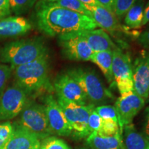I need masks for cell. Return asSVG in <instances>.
Returning a JSON list of instances; mask_svg holds the SVG:
<instances>
[{
    "label": "cell",
    "mask_w": 149,
    "mask_h": 149,
    "mask_svg": "<svg viewBox=\"0 0 149 149\" xmlns=\"http://www.w3.org/2000/svg\"><path fill=\"white\" fill-rule=\"evenodd\" d=\"M40 149H70V148L62 139L49 136L41 140Z\"/></svg>",
    "instance_id": "24"
},
{
    "label": "cell",
    "mask_w": 149,
    "mask_h": 149,
    "mask_svg": "<svg viewBox=\"0 0 149 149\" xmlns=\"http://www.w3.org/2000/svg\"><path fill=\"white\" fill-rule=\"evenodd\" d=\"M144 0H137L124 17V23L130 29H139L142 26L144 18Z\"/></svg>",
    "instance_id": "21"
},
{
    "label": "cell",
    "mask_w": 149,
    "mask_h": 149,
    "mask_svg": "<svg viewBox=\"0 0 149 149\" xmlns=\"http://www.w3.org/2000/svg\"><path fill=\"white\" fill-rule=\"evenodd\" d=\"M97 113L103 120H113L118 123L116 109L111 105H101L95 108Z\"/></svg>",
    "instance_id": "25"
},
{
    "label": "cell",
    "mask_w": 149,
    "mask_h": 149,
    "mask_svg": "<svg viewBox=\"0 0 149 149\" xmlns=\"http://www.w3.org/2000/svg\"><path fill=\"white\" fill-rule=\"evenodd\" d=\"M137 0H115L113 13L117 17L122 18L131 8Z\"/></svg>",
    "instance_id": "26"
},
{
    "label": "cell",
    "mask_w": 149,
    "mask_h": 149,
    "mask_svg": "<svg viewBox=\"0 0 149 149\" xmlns=\"http://www.w3.org/2000/svg\"><path fill=\"white\" fill-rule=\"evenodd\" d=\"M120 135L122 149H149V139L132 124L124 126Z\"/></svg>",
    "instance_id": "18"
},
{
    "label": "cell",
    "mask_w": 149,
    "mask_h": 149,
    "mask_svg": "<svg viewBox=\"0 0 149 149\" xmlns=\"http://www.w3.org/2000/svg\"><path fill=\"white\" fill-rule=\"evenodd\" d=\"M148 100V102H149V97H148V100Z\"/></svg>",
    "instance_id": "38"
},
{
    "label": "cell",
    "mask_w": 149,
    "mask_h": 149,
    "mask_svg": "<svg viewBox=\"0 0 149 149\" xmlns=\"http://www.w3.org/2000/svg\"><path fill=\"white\" fill-rule=\"evenodd\" d=\"M37 26L50 37L81 32L97 29L93 19L78 13L47 0H40L35 6Z\"/></svg>",
    "instance_id": "1"
},
{
    "label": "cell",
    "mask_w": 149,
    "mask_h": 149,
    "mask_svg": "<svg viewBox=\"0 0 149 149\" xmlns=\"http://www.w3.org/2000/svg\"><path fill=\"white\" fill-rule=\"evenodd\" d=\"M11 13L9 0H0V19L9 17Z\"/></svg>",
    "instance_id": "31"
},
{
    "label": "cell",
    "mask_w": 149,
    "mask_h": 149,
    "mask_svg": "<svg viewBox=\"0 0 149 149\" xmlns=\"http://www.w3.org/2000/svg\"><path fill=\"white\" fill-rule=\"evenodd\" d=\"M48 1H49V2H52V3H55V2H57V1H59V0H47Z\"/></svg>",
    "instance_id": "37"
},
{
    "label": "cell",
    "mask_w": 149,
    "mask_h": 149,
    "mask_svg": "<svg viewBox=\"0 0 149 149\" xmlns=\"http://www.w3.org/2000/svg\"><path fill=\"white\" fill-rule=\"evenodd\" d=\"M103 120L100 117L95 110H93L89 115L88 120V128L90 133L93 132H100L101 130Z\"/></svg>",
    "instance_id": "29"
},
{
    "label": "cell",
    "mask_w": 149,
    "mask_h": 149,
    "mask_svg": "<svg viewBox=\"0 0 149 149\" xmlns=\"http://www.w3.org/2000/svg\"><path fill=\"white\" fill-rule=\"evenodd\" d=\"M29 100V95L23 89L14 85L0 95V121H8L20 114Z\"/></svg>",
    "instance_id": "8"
},
{
    "label": "cell",
    "mask_w": 149,
    "mask_h": 149,
    "mask_svg": "<svg viewBox=\"0 0 149 149\" xmlns=\"http://www.w3.org/2000/svg\"><path fill=\"white\" fill-rule=\"evenodd\" d=\"M37 0H9L11 12L19 16L29 11L34 6Z\"/></svg>",
    "instance_id": "23"
},
{
    "label": "cell",
    "mask_w": 149,
    "mask_h": 149,
    "mask_svg": "<svg viewBox=\"0 0 149 149\" xmlns=\"http://www.w3.org/2000/svg\"><path fill=\"white\" fill-rule=\"evenodd\" d=\"M57 97L79 105H87L88 100L77 81L66 72L59 74L53 82Z\"/></svg>",
    "instance_id": "11"
},
{
    "label": "cell",
    "mask_w": 149,
    "mask_h": 149,
    "mask_svg": "<svg viewBox=\"0 0 149 149\" xmlns=\"http://www.w3.org/2000/svg\"><path fill=\"white\" fill-rule=\"evenodd\" d=\"M77 33L86 42L93 53L113 51L117 48L109 34L102 29L86 30Z\"/></svg>",
    "instance_id": "16"
},
{
    "label": "cell",
    "mask_w": 149,
    "mask_h": 149,
    "mask_svg": "<svg viewBox=\"0 0 149 149\" xmlns=\"http://www.w3.org/2000/svg\"><path fill=\"white\" fill-rule=\"evenodd\" d=\"M13 68L9 65L0 64V95L4 91L5 86L10 79Z\"/></svg>",
    "instance_id": "30"
},
{
    "label": "cell",
    "mask_w": 149,
    "mask_h": 149,
    "mask_svg": "<svg viewBox=\"0 0 149 149\" xmlns=\"http://www.w3.org/2000/svg\"><path fill=\"white\" fill-rule=\"evenodd\" d=\"M86 142L91 149H122L120 133L107 136L93 132L88 136Z\"/></svg>",
    "instance_id": "19"
},
{
    "label": "cell",
    "mask_w": 149,
    "mask_h": 149,
    "mask_svg": "<svg viewBox=\"0 0 149 149\" xmlns=\"http://www.w3.org/2000/svg\"><path fill=\"white\" fill-rule=\"evenodd\" d=\"M143 135L149 139V107L146 109V116L144 126H143Z\"/></svg>",
    "instance_id": "33"
},
{
    "label": "cell",
    "mask_w": 149,
    "mask_h": 149,
    "mask_svg": "<svg viewBox=\"0 0 149 149\" xmlns=\"http://www.w3.org/2000/svg\"><path fill=\"white\" fill-rule=\"evenodd\" d=\"M33 28L26 18L21 16H9L0 19V39L22 36Z\"/></svg>",
    "instance_id": "15"
},
{
    "label": "cell",
    "mask_w": 149,
    "mask_h": 149,
    "mask_svg": "<svg viewBox=\"0 0 149 149\" xmlns=\"http://www.w3.org/2000/svg\"><path fill=\"white\" fill-rule=\"evenodd\" d=\"M80 86L86 96L87 100L92 105H105L113 101L114 96L105 87L97 75L92 70L82 68H72L67 71Z\"/></svg>",
    "instance_id": "4"
},
{
    "label": "cell",
    "mask_w": 149,
    "mask_h": 149,
    "mask_svg": "<svg viewBox=\"0 0 149 149\" xmlns=\"http://www.w3.org/2000/svg\"><path fill=\"white\" fill-rule=\"evenodd\" d=\"M113 51H106L93 53L91 61L95 63L103 72L110 84H115L113 74Z\"/></svg>",
    "instance_id": "20"
},
{
    "label": "cell",
    "mask_w": 149,
    "mask_h": 149,
    "mask_svg": "<svg viewBox=\"0 0 149 149\" xmlns=\"http://www.w3.org/2000/svg\"><path fill=\"white\" fill-rule=\"evenodd\" d=\"M137 42L143 47L149 49V30L141 33L138 36Z\"/></svg>",
    "instance_id": "32"
},
{
    "label": "cell",
    "mask_w": 149,
    "mask_h": 149,
    "mask_svg": "<svg viewBox=\"0 0 149 149\" xmlns=\"http://www.w3.org/2000/svg\"><path fill=\"white\" fill-rule=\"evenodd\" d=\"M81 3L88 7H93L96 6L101 5L98 2L97 0H79Z\"/></svg>",
    "instance_id": "36"
},
{
    "label": "cell",
    "mask_w": 149,
    "mask_h": 149,
    "mask_svg": "<svg viewBox=\"0 0 149 149\" xmlns=\"http://www.w3.org/2000/svg\"><path fill=\"white\" fill-rule=\"evenodd\" d=\"M48 55L47 46L39 38L20 40L6 44L0 48V61L12 68L29 64Z\"/></svg>",
    "instance_id": "3"
},
{
    "label": "cell",
    "mask_w": 149,
    "mask_h": 149,
    "mask_svg": "<svg viewBox=\"0 0 149 149\" xmlns=\"http://www.w3.org/2000/svg\"><path fill=\"white\" fill-rule=\"evenodd\" d=\"M133 68V91L144 100L149 97V53H142L134 61Z\"/></svg>",
    "instance_id": "13"
},
{
    "label": "cell",
    "mask_w": 149,
    "mask_h": 149,
    "mask_svg": "<svg viewBox=\"0 0 149 149\" xmlns=\"http://www.w3.org/2000/svg\"><path fill=\"white\" fill-rule=\"evenodd\" d=\"M13 132L1 149H40L41 139L37 135L19 125L13 124Z\"/></svg>",
    "instance_id": "14"
},
{
    "label": "cell",
    "mask_w": 149,
    "mask_h": 149,
    "mask_svg": "<svg viewBox=\"0 0 149 149\" xmlns=\"http://www.w3.org/2000/svg\"><path fill=\"white\" fill-rule=\"evenodd\" d=\"M97 133L107 136L115 135L117 133H120V126L118 123L113 120H103L101 130Z\"/></svg>",
    "instance_id": "28"
},
{
    "label": "cell",
    "mask_w": 149,
    "mask_h": 149,
    "mask_svg": "<svg viewBox=\"0 0 149 149\" xmlns=\"http://www.w3.org/2000/svg\"><path fill=\"white\" fill-rule=\"evenodd\" d=\"M19 115V125L35 134L41 140L53 134L42 104L29 100Z\"/></svg>",
    "instance_id": "5"
},
{
    "label": "cell",
    "mask_w": 149,
    "mask_h": 149,
    "mask_svg": "<svg viewBox=\"0 0 149 149\" xmlns=\"http://www.w3.org/2000/svg\"><path fill=\"white\" fill-rule=\"evenodd\" d=\"M91 13V17L97 26L111 34L120 31L121 26L119 20L113 11L109 10L102 5L93 7H88Z\"/></svg>",
    "instance_id": "17"
},
{
    "label": "cell",
    "mask_w": 149,
    "mask_h": 149,
    "mask_svg": "<svg viewBox=\"0 0 149 149\" xmlns=\"http://www.w3.org/2000/svg\"><path fill=\"white\" fill-rule=\"evenodd\" d=\"M57 39L61 53L66 58L72 61H91L93 51L77 33L61 35Z\"/></svg>",
    "instance_id": "10"
},
{
    "label": "cell",
    "mask_w": 149,
    "mask_h": 149,
    "mask_svg": "<svg viewBox=\"0 0 149 149\" xmlns=\"http://www.w3.org/2000/svg\"><path fill=\"white\" fill-rule=\"evenodd\" d=\"M55 3L63 8L92 17H91L92 15L88 6L84 4L79 0H59Z\"/></svg>",
    "instance_id": "22"
},
{
    "label": "cell",
    "mask_w": 149,
    "mask_h": 149,
    "mask_svg": "<svg viewBox=\"0 0 149 149\" xmlns=\"http://www.w3.org/2000/svg\"><path fill=\"white\" fill-rule=\"evenodd\" d=\"M98 2L102 6L113 12V6H114L115 0H97Z\"/></svg>",
    "instance_id": "34"
},
{
    "label": "cell",
    "mask_w": 149,
    "mask_h": 149,
    "mask_svg": "<svg viewBox=\"0 0 149 149\" xmlns=\"http://www.w3.org/2000/svg\"><path fill=\"white\" fill-rule=\"evenodd\" d=\"M145 105V100L139 96L135 91L121 95L116 100V109L120 134L126 125L132 124L133 120Z\"/></svg>",
    "instance_id": "9"
},
{
    "label": "cell",
    "mask_w": 149,
    "mask_h": 149,
    "mask_svg": "<svg viewBox=\"0 0 149 149\" xmlns=\"http://www.w3.org/2000/svg\"><path fill=\"white\" fill-rule=\"evenodd\" d=\"M44 107L50 128L53 133L59 136H68L72 130L59 105L57 100L51 94L44 99Z\"/></svg>",
    "instance_id": "12"
},
{
    "label": "cell",
    "mask_w": 149,
    "mask_h": 149,
    "mask_svg": "<svg viewBox=\"0 0 149 149\" xmlns=\"http://www.w3.org/2000/svg\"><path fill=\"white\" fill-rule=\"evenodd\" d=\"M149 24V1L147 2L144 9V18H143L142 26Z\"/></svg>",
    "instance_id": "35"
},
{
    "label": "cell",
    "mask_w": 149,
    "mask_h": 149,
    "mask_svg": "<svg viewBox=\"0 0 149 149\" xmlns=\"http://www.w3.org/2000/svg\"><path fill=\"white\" fill-rule=\"evenodd\" d=\"M16 85L23 89L29 96H36L54 91L50 79L48 55L29 64L13 68Z\"/></svg>",
    "instance_id": "2"
},
{
    "label": "cell",
    "mask_w": 149,
    "mask_h": 149,
    "mask_svg": "<svg viewBox=\"0 0 149 149\" xmlns=\"http://www.w3.org/2000/svg\"><path fill=\"white\" fill-rule=\"evenodd\" d=\"M113 53V78L120 95L133 91V68L129 55L117 47Z\"/></svg>",
    "instance_id": "7"
},
{
    "label": "cell",
    "mask_w": 149,
    "mask_h": 149,
    "mask_svg": "<svg viewBox=\"0 0 149 149\" xmlns=\"http://www.w3.org/2000/svg\"><path fill=\"white\" fill-rule=\"evenodd\" d=\"M13 132V125L10 122L0 124V149L3 148L8 142Z\"/></svg>",
    "instance_id": "27"
},
{
    "label": "cell",
    "mask_w": 149,
    "mask_h": 149,
    "mask_svg": "<svg viewBox=\"0 0 149 149\" xmlns=\"http://www.w3.org/2000/svg\"><path fill=\"white\" fill-rule=\"evenodd\" d=\"M57 100L74 133L79 137L90 135L88 120L89 115L95 108V106L92 104L79 105L60 97H57Z\"/></svg>",
    "instance_id": "6"
}]
</instances>
